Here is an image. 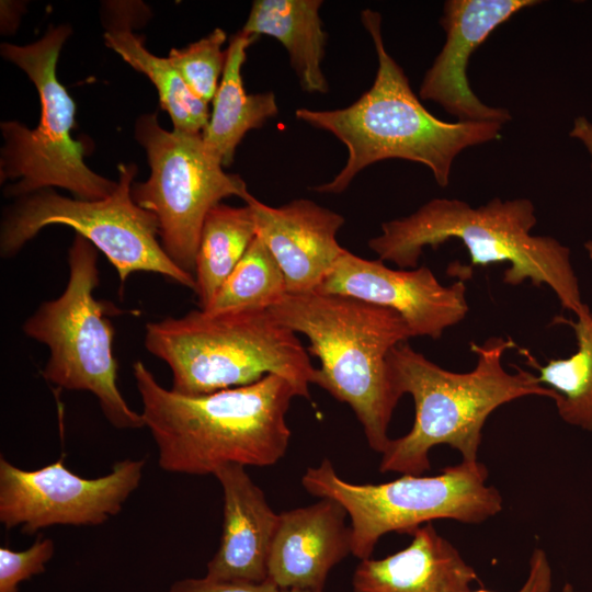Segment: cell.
Masks as SVG:
<instances>
[{
    "instance_id": "obj_30",
    "label": "cell",
    "mask_w": 592,
    "mask_h": 592,
    "mask_svg": "<svg viewBox=\"0 0 592 592\" xmlns=\"http://www.w3.org/2000/svg\"><path fill=\"white\" fill-rule=\"evenodd\" d=\"M280 592H323V590L289 588L280 589Z\"/></svg>"
},
{
    "instance_id": "obj_24",
    "label": "cell",
    "mask_w": 592,
    "mask_h": 592,
    "mask_svg": "<svg viewBox=\"0 0 592 592\" xmlns=\"http://www.w3.org/2000/svg\"><path fill=\"white\" fill-rule=\"evenodd\" d=\"M286 293L285 277L277 261L264 241L255 236L210 303L202 310L210 315L269 310Z\"/></svg>"
},
{
    "instance_id": "obj_27",
    "label": "cell",
    "mask_w": 592,
    "mask_h": 592,
    "mask_svg": "<svg viewBox=\"0 0 592 592\" xmlns=\"http://www.w3.org/2000/svg\"><path fill=\"white\" fill-rule=\"evenodd\" d=\"M169 592H280L271 580L260 583L216 580L208 577L185 578L174 581Z\"/></svg>"
},
{
    "instance_id": "obj_18",
    "label": "cell",
    "mask_w": 592,
    "mask_h": 592,
    "mask_svg": "<svg viewBox=\"0 0 592 592\" xmlns=\"http://www.w3.org/2000/svg\"><path fill=\"white\" fill-rule=\"evenodd\" d=\"M410 544L382 559H363L353 592H464L479 578L458 549L426 523Z\"/></svg>"
},
{
    "instance_id": "obj_15",
    "label": "cell",
    "mask_w": 592,
    "mask_h": 592,
    "mask_svg": "<svg viewBox=\"0 0 592 592\" xmlns=\"http://www.w3.org/2000/svg\"><path fill=\"white\" fill-rule=\"evenodd\" d=\"M244 203L252 209L257 236L284 274L287 293L316 291L345 250L337 240L343 216L306 198L272 207L249 194Z\"/></svg>"
},
{
    "instance_id": "obj_3",
    "label": "cell",
    "mask_w": 592,
    "mask_h": 592,
    "mask_svg": "<svg viewBox=\"0 0 592 592\" xmlns=\"http://www.w3.org/2000/svg\"><path fill=\"white\" fill-rule=\"evenodd\" d=\"M513 348L515 341L503 337L470 342L476 366L456 373L428 360L408 342L395 346L388 355L391 380L400 397H412L415 414L410 431L390 440L379 471L422 475L431 469L430 451L437 445L458 451L463 460H478L485 423L496 409L527 396L555 401L556 392L537 375L515 365V373L504 368L503 355Z\"/></svg>"
},
{
    "instance_id": "obj_2",
    "label": "cell",
    "mask_w": 592,
    "mask_h": 592,
    "mask_svg": "<svg viewBox=\"0 0 592 592\" xmlns=\"http://www.w3.org/2000/svg\"><path fill=\"white\" fill-rule=\"evenodd\" d=\"M361 21L378 60L372 87L343 109L295 111L297 119L331 133L348 149L341 171L314 191L339 194L364 168L387 159L421 163L441 187H446L456 157L469 147L499 138L503 125L446 122L431 114L414 94L403 69L387 52L380 14L365 9Z\"/></svg>"
},
{
    "instance_id": "obj_28",
    "label": "cell",
    "mask_w": 592,
    "mask_h": 592,
    "mask_svg": "<svg viewBox=\"0 0 592 592\" xmlns=\"http://www.w3.org/2000/svg\"><path fill=\"white\" fill-rule=\"evenodd\" d=\"M528 576L517 592H550L553 589V569L546 553L535 548L530 558ZM464 592H493L486 589L467 590Z\"/></svg>"
},
{
    "instance_id": "obj_12",
    "label": "cell",
    "mask_w": 592,
    "mask_h": 592,
    "mask_svg": "<svg viewBox=\"0 0 592 592\" xmlns=\"http://www.w3.org/2000/svg\"><path fill=\"white\" fill-rule=\"evenodd\" d=\"M64 458L25 470L0 457V522L5 528L34 534L54 525H102L122 511L146 466V458L123 459L102 477L83 478Z\"/></svg>"
},
{
    "instance_id": "obj_9",
    "label": "cell",
    "mask_w": 592,
    "mask_h": 592,
    "mask_svg": "<svg viewBox=\"0 0 592 592\" xmlns=\"http://www.w3.org/2000/svg\"><path fill=\"white\" fill-rule=\"evenodd\" d=\"M98 249L76 234L68 251L69 280L55 299L42 303L24 321L23 332L45 344L49 356L43 377L58 388L95 396L106 420L118 430L145 428L117 387L111 303L94 297L99 285Z\"/></svg>"
},
{
    "instance_id": "obj_4",
    "label": "cell",
    "mask_w": 592,
    "mask_h": 592,
    "mask_svg": "<svg viewBox=\"0 0 592 592\" xmlns=\"http://www.w3.org/2000/svg\"><path fill=\"white\" fill-rule=\"evenodd\" d=\"M537 217L525 197H494L474 207L458 198H432L411 215L380 225L368 247L383 262L400 269L418 267L425 247L436 249L449 239L466 247L471 265L509 263L503 282L519 286L530 281L548 286L562 308L577 318L591 311L582 301L570 249L550 236L532 235Z\"/></svg>"
},
{
    "instance_id": "obj_1",
    "label": "cell",
    "mask_w": 592,
    "mask_h": 592,
    "mask_svg": "<svg viewBox=\"0 0 592 592\" xmlns=\"http://www.w3.org/2000/svg\"><path fill=\"white\" fill-rule=\"evenodd\" d=\"M133 376L161 469L205 476L225 464L266 467L285 456L286 414L297 397L285 378L269 374L251 385L185 396L162 387L140 361Z\"/></svg>"
},
{
    "instance_id": "obj_22",
    "label": "cell",
    "mask_w": 592,
    "mask_h": 592,
    "mask_svg": "<svg viewBox=\"0 0 592 592\" xmlns=\"http://www.w3.org/2000/svg\"><path fill=\"white\" fill-rule=\"evenodd\" d=\"M553 325L572 328L577 351L563 358H550L542 365L526 349L520 350L526 364L538 372L542 385L556 392L555 406L560 419L583 431H592V311L572 320L556 316Z\"/></svg>"
},
{
    "instance_id": "obj_17",
    "label": "cell",
    "mask_w": 592,
    "mask_h": 592,
    "mask_svg": "<svg viewBox=\"0 0 592 592\" xmlns=\"http://www.w3.org/2000/svg\"><path fill=\"white\" fill-rule=\"evenodd\" d=\"M214 476L223 490L220 544L206 566L216 580L260 583L267 580V561L280 514L238 464L219 466Z\"/></svg>"
},
{
    "instance_id": "obj_25",
    "label": "cell",
    "mask_w": 592,
    "mask_h": 592,
    "mask_svg": "<svg viewBox=\"0 0 592 592\" xmlns=\"http://www.w3.org/2000/svg\"><path fill=\"white\" fill-rule=\"evenodd\" d=\"M226 39V32L217 27L186 47L169 52L168 58L185 84L206 103L213 101L220 83L227 58V49H223Z\"/></svg>"
},
{
    "instance_id": "obj_7",
    "label": "cell",
    "mask_w": 592,
    "mask_h": 592,
    "mask_svg": "<svg viewBox=\"0 0 592 592\" xmlns=\"http://www.w3.org/2000/svg\"><path fill=\"white\" fill-rule=\"evenodd\" d=\"M72 30L49 26L43 37L27 45L2 43L1 56L22 69L35 86L41 102L36 128L18 121L0 123L4 140L0 150V182L5 196L20 198L41 190L61 187L75 198L102 200L117 182L92 171L84 162L86 145L71 137L76 104L57 77L59 53Z\"/></svg>"
},
{
    "instance_id": "obj_26",
    "label": "cell",
    "mask_w": 592,
    "mask_h": 592,
    "mask_svg": "<svg viewBox=\"0 0 592 592\" xmlns=\"http://www.w3.org/2000/svg\"><path fill=\"white\" fill-rule=\"evenodd\" d=\"M55 554L50 538L38 536L24 550L0 547V592H19V584L45 571L46 563Z\"/></svg>"
},
{
    "instance_id": "obj_23",
    "label": "cell",
    "mask_w": 592,
    "mask_h": 592,
    "mask_svg": "<svg viewBox=\"0 0 592 592\" xmlns=\"http://www.w3.org/2000/svg\"><path fill=\"white\" fill-rule=\"evenodd\" d=\"M257 236L249 205L214 206L204 220L196 260L195 294L201 309L213 299Z\"/></svg>"
},
{
    "instance_id": "obj_32",
    "label": "cell",
    "mask_w": 592,
    "mask_h": 592,
    "mask_svg": "<svg viewBox=\"0 0 592 592\" xmlns=\"http://www.w3.org/2000/svg\"><path fill=\"white\" fill-rule=\"evenodd\" d=\"M584 249L589 255V258L592 260V240H588L584 242Z\"/></svg>"
},
{
    "instance_id": "obj_19",
    "label": "cell",
    "mask_w": 592,
    "mask_h": 592,
    "mask_svg": "<svg viewBox=\"0 0 592 592\" xmlns=\"http://www.w3.org/2000/svg\"><path fill=\"white\" fill-rule=\"evenodd\" d=\"M258 37L239 31L230 39L225 69L212 101L213 110L202 133L206 147L224 167L234 162L236 149L249 130L261 128L278 113L272 91L248 93L244 89L241 69L247 49Z\"/></svg>"
},
{
    "instance_id": "obj_21",
    "label": "cell",
    "mask_w": 592,
    "mask_h": 592,
    "mask_svg": "<svg viewBox=\"0 0 592 592\" xmlns=\"http://www.w3.org/2000/svg\"><path fill=\"white\" fill-rule=\"evenodd\" d=\"M103 38L109 48L152 82L174 130L203 133L210 116L208 103L189 89L168 57L156 56L146 48L144 38L133 33L129 18L109 20Z\"/></svg>"
},
{
    "instance_id": "obj_29",
    "label": "cell",
    "mask_w": 592,
    "mask_h": 592,
    "mask_svg": "<svg viewBox=\"0 0 592 592\" xmlns=\"http://www.w3.org/2000/svg\"><path fill=\"white\" fill-rule=\"evenodd\" d=\"M569 136L578 139L585 147L591 157L592 169V123L584 116L576 117Z\"/></svg>"
},
{
    "instance_id": "obj_10",
    "label": "cell",
    "mask_w": 592,
    "mask_h": 592,
    "mask_svg": "<svg viewBox=\"0 0 592 592\" xmlns=\"http://www.w3.org/2000/svg\"><path fill=\"white\" fill-rule=\"evenodd\" d=\"M115 191L105 198L84 201L45 189L16 198L5 208L0 227V253L16 254L43 228L68 226L89 240L115 267L123 284L134 272L161 274L195 291L193 274L164 252L156 216L132 197L135 163L118 164Z\"/></svg>"
},
{
    "instance_id": "obj_14",
    "label": "cell",
    "mask_w": 592,
    "mask_h": 592,
    "mask_svg": "<svg viewBox=\"0 0 592 592\" xmlns=\"http://www.w3.org/2000/svg\"><path fill=\"white\" fill-rule=\"evenodd\" d=\"M536 0H448L440 23L445 42L419 89L422 100L437 103L460 122L505 124L509 110L485 104L471 90L467 67L471 54L501 24Z\"/></svg>"
},
{
    "instance_id": "obj_5",
    "label": "cell",
    "mask_w": 592,
    "mask_h": 592,
    "mask_svg": "<svg viewBox=\"0 0 592 592\" xmlns=\"http://www.w3.org/2000/svg\"><path fill=\"white\" fill-rule=\"evenodd\" d=\"M269 310L280 323L307 337L308 353L320 361L314 384L351 407L369 447L383 454L401 398L388 355L413 338L403 318L389 308L317 291L286 293Z\"/></svg>"
},
{
    "instance_id": "obj_8",
    "label": "cell",
    "mask_w": 592,
    "mask_h": 592,
    "mask_svg": "<svg viewBox=\"0 0 592 592\" xmlns=\"http://www.w3.org/2000/svg\"><path fill=\"white\" fill-rule=\"evenodd\" d=\"M488 469L475 460L444 467L437 475H402L383 483L342 479L330 459L308 467L301 477L307 492L339 502L351 519V550L371 557L384 535L410 534L433 520L480 524L502 511L500 491L487 483Z\"/></svg>"
},
{
    "instance_id": "obj_20",
    "label": "cell",
    "mask_w": 592,
    "mask_h": 592,
    "mask_svg": "<svg viewBox=\"0 0 592 592\" xmlns=\"http://www.w3.org/2000/svg\"><path fill=\"white\" fill-rule=\"evenodd\" d=\"M321 5L320 0H255L241 30L277 39L307 93H327L329 89L322 71L327 33L319 14Z\"/></svg>"
},
{
    "instance_id": "obj_31",
    "label": "cell",
    "mask_w": 592,
    "mask_h": 592,
    "mask_svg": "<svg viewBox=\"0 0 592 592\" xmlns=\"http://www.w3.org/2000/svg\"><path fill=\"white\" fill-rule=\"evenodd\" d=\"M561 592H580L571 583L567 582L563 584Z\"/></svg>"
},
{
    "instance_id": "obj_13",
    "label": "cell",
    "mask_w": 592,
    "mask_h": 592,
    "mask_svg": "<svg viewBox=\"0 0 592 592\" xmlns=\"http://www.w3.org/2000/svg\"><path fill=\"white\" fill-rule=\"evenodd\" d=\"M316 291L389 308L403 318L413 337L433 340L469 311L463 280L446 286L428 266L395 270L346 249Z\"/></svg>"
},
{
    "instance_id": "obj_11",
    "label": "cell",
    "mask_w": 592,
    "mask_h": 592,
    "mask_svg": "<svg viewBox=\"0 0 592 592\" xmlns=\"http://www.w3.org/2000/svg\"><path fill=\"white\" fill-rule=\"evenodd\" d=\"M134 134L146 151L150 174L145 182L133 183L132 197L156 216L168 257L194 275L206 215L226 197L244 202L250 194L247 184L240 175L224 171L202 134L169 132L160 126L157 112L138 116Z\"/></svg>"
},
{
    "instance_id": "obj_6",
    "label": "cell",
    "mask_w": 592,
    "mask_h": 592,
    "mask_svg": "<svg viewBox=\"0 0 592 592\" xmlns=\"http://www.w3.org/2000/svg\"><path fill=\"white\" fill-rule=\"evenodd\" d=\"M144 342L171 369V390L185 396L247 386L275 374L298 397L309 398L317 369L296 333L270 310H191L148 322Z\"/></svg>"
},
{
    "instance_id": "obj_16",
    "label": "cell",
    "mask_w": 592,
    "mask_h": 592,
    "mask_svg": "<svg viewBox=\"0 0 592 592\" xmlns=\"http://www.w3.org/2000/svg\"><path fill=\"white\" fill-rule=\"evenodd\" d=\"M346 514L329 498L280 513L267 579L280 589L323 590L330 570L352 554Z\"/></svg>"
}]
</instances>
